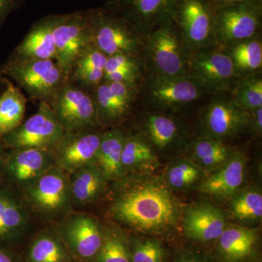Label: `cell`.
Wrapping results in <instances>:
<instances>
[{"instance_id":"cell-38","label":"cell","mask_w":262,"mask_h":262,"mask_svg":"<svg viewBox=\"0 0 262 262\" xmlns=\"http://www.w3.org/2000/svg\"><path fill=\"white\" fill-rule=\"evenodd\" d=\"M131 261L163 262V248L160 243L155 239L139 241L134 246Z\"/></svg>"},{"instance_id":"cell-12","label":"cell","mask_w":262,"mask_h":262,"mask_svg":"<svg viewBox=\"0 0 262 262\" xmlns=\"http://www.w3.org/2000/svg\"><path fill=\"white\" fill-rule=\"evenodd\" d=\"M216 94L203 108L201 126L205 137L222 139L233 137L249 127L250 113L234 102L231 95Z\"/></svg>"},{"instance_id":"cell-33","label":"cell","mask_w":262,"mask_h":262,"mask_svg":"<svg viewBox=\"0 0 262 262\" xmlns=\"http://www.w3.org/2000/svg\"><path fill=\"white\" fill-rule=\"evenodd\" d=\"M230 95L234 102L248 113L262 107L261 74L239 79Z\"/></svg>"},{"instance_id":"cell-27","label":"cell","mask_w":262,"mask_h":262,"mask_svg":"<svg viewBox=\"0 0 262 262\" xmlns=\"http://www.w3.org/2000/svg\"><path fill=\"white\" fill-rule=\"evenodd\" d=\"M125 134L120 129L103 133L95 165L106 179L120 177L122 171L121 156Z\"/></svg>"},{"instance_id":"cell-44","label":"cell","mask_w":262,"mask_h":262,"mask_svg":"<svg viewBox=\"0 0 262 262\" xmlns=\"http://www.w3.org/2000/svg\"><path fill=\"white\" fill-rule=\"evenodd\" d=\"M0 262H13V261L6 253L0 250Z\"/></svg>"},{"instance_id":"cell-8","label":"cell","mask_w":262,"mask_h":262,"mask_svg":"<svg viewBox=\"0 0 262 262\" xmlns=\"http://www.w3.org/2000/svg\"><path fill=\"white\" fill-rule=\"evenodd\" d=\"M49 19L56 47V61L69 80L77 58L93 45L89 13L55 15Z\"/></svg>"},{"instance_id":"cell-14","label":"cell","mask_w":262,"mask_h":262,"mask_svg":"<svg viewBox=\"0 0 262 262\" xmlns=\"http://www.w3.org/2000/svg\"><path fill=\"white\" fill-rule=\"evenodd\" d=\"M178 0H113L116 15L126 20L144 37L172 20Z\"/></svg>"},{"instance_id":"cell-19","label":"cell","mask_w":262,"mask_h":262,"mask_svg":"<svg viewBox=\"0 0 262 262\" xmlns=\"http://www.w3.org/2000/svg\"><path fill=\"white\" fill-rule=\"evenodd\" d=\"M246 159L241 154L229 157L220 170L210 176L201 185V191L218 198H230L239 190L245 177Z\"/></svg>"},{"instance_id":"cell-6","label":"cell","mask_w":262,"mask_h":262,"mask_svg":"<svg viewBox=\"0 0 262 262\" xmlns=\"http://www.w3.org/2000/svg\"><path fill=\"white\" fill-rule=\"evenodd\" d=\"M48 103L67 134L94 130L101 125L92 95L70 80Z\"/></svg>"},{"instance_id":"cell-37","label":"cell","mask_w":262,"mask_h":262,"mask_svg":"<svg viewBox=\"0 0 262 262\" xmlns=\"http://www.w3.org/2000/svg\"><path fill=\"white\" fill-rule=\"evenodd\" d=\"M200 177V170L191 162L182 161L175 164L168 173L169 184L175 189H184L195 183Z\"/></svg>"},{"instance_id":"cell-35","label":"cell","mask_w":262,"mask_h":262,"mask_svg":"<svg viewBox=\"0 0 262 262\" xmlns=\"http://www.w3.org/2000/svg\"><path fill=\"white\" fill-rule=\"evenodd\" d=\"M97 254V262H132L126 245L117 234L103 239Z\"/></svg>"},{"instance_id":"cell-40","label":"cell","mask_w":262,"mask_h":262,"mask_svg":"<svg viewBox=\"0 0 262 262\" xmlns=\"http://www.w3.org/2000/svg\"><path fill=\"white\" fill-rule=\"evenodd\" d=\"M16 0H0V24L14 8Z\"/></svg>"},{"instance_id":"cell-30","label":"cell","mask_w":262,"mask_h":262,"mask_svg":"<svg viewBox=\"0 0 262 262\" xmlns=\"http://www.w3.org/2000/svg\"><path fill=\"white\" fill-rule=\"evenodd\" d=\"M27 99L18 88L8 82L0 96V138L9 134L23 122Z\"/></svg>"},{"instance_id":"cell-20","label":"cell","mask_w":262,"mask_h":262,"mask_svg":"<svg viewBox=\"0 0 262 262\" xmlns=\"http://www.w3.org/2000/svg\"><path fill=\"white\" fill-rule=\"evenodd\" d=\"M65 233L74 251L82 258L93 257L102 245L98 222L89 215H77L69 221Z\"/></svg>"},{"instance_id":"cell-5","label":"cell","mask_w":262,"mask_h":262,"mask_svg":"<svg viewBox=\"0 0 262 262\" xmlns=\"http://www.w3.org/2000/svg\"><path fill=\"white\" fill-rule=\"evenodd\" d=\"M4 73L13 79L31 98L47 103L68 80L55 60L12 57L5 66Z\"/></svg>"},{"instance_id":"cell-31","label":"cell","mask_w":262,"mask_h":262,"mask_svg":"<svg viewBox=\"0 0 262 262\" xmlns=\"http://www.w3.org/2000/svg\"><path fill=\"white\" fill-rule=\"evenodd\" d=\"M155 160L154 149L144 138L140 135H125L121 156L122 170L144 168Z\"/></svg>"},{"instance_id":"cell-7","label":"cell","mask_w":262,"mask_h":262,"mask_svg":"<svg viewBox=\"0 0 262 262\" xmlns=\"http://www.w3.org/2000/svg\"><path fill=\"white\" fill-rule=\"evenodd\" d=\"M215 8L211 0H178L173 20L191 52L217 46Z\"/></svg>"},{"instance_id":"cell-3","label":"cell","mask_w":262,"mask_h":262,"mask_svg":"<svg viewBox=\"0 0 262 262\" xmlns=\"http://www.w3.org/2000/svg\"><path fill=\"white\" fill-rule=\"evenodd\" d=\"M88 13L95 47L107 57L125 54L142 59L146 38L126 20L98 10Z\"/></svg>"},{"instance_id":"cell-22","label":"cell","mask_w":262,"mask_h":262,"mask_svg":"<svg viewBox=\"0 0 262 262\" xmlns=\"http://www.w3.org/2000/svg\"><path fill=\"white\" fill-rule=\"evenodd\" d=\"M56 47L49 17L37 22L15 48L13 57L24 59L55 60Z\"/></svg>"},{"instance_id":"cell-42","label":"cell","mask_w":262,"mask_h":262,"mask_svg":"<svg viewBox=\"0 0 262 262\" xmlns=\"http://www.w3.org/2000/svg\"><path fill=\"white\" fill-rule=\"evenodd\" d=\"M175 262H208L206 258L195 253H189L183 255Z\"/></svg>"},{"instance_id":"cell-9","label":"cell","mask_w":262,"mask_h":262,"mask_svg":"<svg viewBox=\"0 0 262 262\" xmlns=\"http://www.w3.org/2000/svg\"><path fill=\"white\" fill-rule=\"evenodd\" d=\"M64 134L49 103L39 101L37 113L1 139L11 149L35 148L53 151Z\"/></svg>"},{"instance_id":"cell-23","label":"cell","mask_w":262,"mask_h":262,"mask_svg":"<svg viewBox=\"0 0 262 262\" xmlns=\"http://www.w3.org/2000/svg\"><path fill=\"white\" fill-rule=\"evenodd\" d=\"M258 234L255 229L238 226L226 227L219 238V251L227 262H242L253 252Z\"/></svg>"},{"instance_id":"cell-16","label":"cell","mask_w":262,"mask_h":262,"mask_svg":"<svg viewBox=\"0 0 262 262\" xmlns=\"http://www.w3.org/2000/svg\"><path fill=\"white\" fill-rule=\"evenodd\" d=\"M100 124H113L126 117L139 97V89L120 82H106L91 89Z\"/></svg>"},{"instance_id":"cell-39","label":"cell","mask_w":262,"mask_h":262,"mask_svg":"<svg viewBox=\"0 0 262 262\" xmlns=\"http://www.w3.org/2000/svg\"><path fill=\"white\" fill-rule=\"evenodd\" d=\"M249 127H252L253 130L261 135L262 132V107L250 113Z\"/></svg>"},{"instance_id":"cell-21","label":"cell","mask_w":262,"mask_h":262,"mask_svg":"<svg viewBox=\"0 0 262 262\" xmlns=\"http://www.w3.org/2000/svg\"><path fill=\"white\" fill-rule=\"evenodd\" d=\"M141 137L154 149L165 150L182 144V131L178 122L160 112L146 113L141 125Z\"/></svg>"},{"instance_id":"cell-11","label":"cell","mask_w":262,"mask_h":262,"mask_svg":"<svg viewBox=\"0 0 262 262\" xmlns=\"http://www.w3.org/2000/svg\"><path fill=\"white\" fill-rule=\"evenodd\" d=\"M260 3L229 5L215 8V32L217 46L225 47L259 35Z\"/></svg>"},{"instance_id":"cell-17","label":"cell","mask_w":262,"mask_h":262,"mask_svg":"<svg viewBox=\"0 0 262 262\" xmlns=\"http://www.w3.org/2000/svg\"><path fill=\"white\" fill-rule=\"evenodd\" d=\"M5 163L8 178L24 189L56 165L53 151L35 148L12 149Z\"/></svg>"},{"instance_id":"cell-4","label":"cell","mask_w":262,"mask_h":262,"mask_svg":"<svg viewBox=\"0 0 262 262\" xmlns=\"http://www.w3.org/2000/svg\"><path fill=\"white\" fill-rule=\"evenodd\" d=\"M207 90L191 76L162 77L146 75L139 91V97L149 107L159 110H179L201 99Z\"/></svg>"},{"instance_id":"cell-24","label":"cell","mask_w":262,"mask_h":262,"mask_svg":"<svg viewBox=\"0 0 262 262\" xmlns=\"http://www.w3.org/2000/svg\"><path fill=\"white\" fill-rule=\"evenodd\" d=\"M30 223L25 203L14 192L0 188V239L23 232Z\"/></svg>"},{"instance_id":"cell-26","label":"cell","mask_w":262,"mask_h":262,"mask_svg":"<svg viewBox=\"0 0 262 262\" xmlns=\"http://www.w3.org/2000/svg\"><path fill=\"white\" fill-rule=\"evenodd\" d=\"M106 61L107 56L91 45L77 58L69 80L85 90L93 89L103 81Z\"/></svg>"},{"instance_id":"cell-45","label":"cell","mask_w":262,"mask_h":262,"mask_svg":"<svg viewBox=\"0 0 262 262\" xmlns=\"http://www.w3.org/2000/svg\"><path fill=\"white\" fill-rule=\"evenodd\" d=\"M4 79L3 78L1 75H0V89L4 85V84H7V82H5Z\"/></svg>"},{"instance_id":"cell-2","label":"cell","mask_w":262,"mask_h":262,"mask_svg":"<svg viewBox=\"0 0 262 262\" xmlns=\"http://www.w3.org/2000/svg\"><path fill=\"white\" fill-rule=\"evenodd\" d=\"M190 53L173 20H169L146 37L142 58L145 75L189 76Z\"/></svg>"},{"instance_id":"cell-13","label":"cell","mask_w":262,"mask_h":262,"mask_svg":"<svg viewBox=\"0 0 262 262\" xmlns=\"http://www.w3.org/2000/svg\"><path fill=\"white\" fill-rule=\"evenodd\" d=\"M24 189L29 203L44 214H60L70 203V180L56 165Z\"/></svg>"},{"instance_id":"cell-29","label":"cell","mask_w":262,"mask_h":262,"mask_svg":"<svg viewBox=\"0 0 262 262\" xmlns=\"http://www.w3.org/2000/svg\"><path fill=\"white\" fill-rule=\"evenodd\" d=\"M144 77L141 58L125 54L107 57L103 81L120 82L139 90Z\"/></svg>"},{"instance_id":"cell-41","label":"cell","mask_w":262,"mask_h":262,"mask_svg":"<svg viewBox=\"0 0 262 262\" xmlns=\"http://www.w3.org/2000/svg\"><path fill=\"white\" fill-rule=\"evenodd\" d=\"M215 8L229 5L247 4V3H259V0H211Z\"/></svg>"},{"instance_id":"cell-25","label":"cell","mask_w":262,"mask_h":262,"mask_svg":"<svg viewBox=\"0 0 262 262\" xmlns=\"http://www.w3.org/2000/svg\"><path fill=\"white\" fill-rule=\"evenodd\" d=\"M232 60L239 79L261 74V36L221 47Z\"/></svg>"},{"instance_id":"cell-34","label":"cell","mask_w":262,"mask_h":262,"mask_svg":"<svg viewBox=\"0 0 262 262\" xmlns=\"http://www.w3.org/2000/svg\"><path fill=\"white\" fill-rule=\"evenodd\" d=\"M230 212L236 220L253 222L262 216V195L256 191H247L233 196L230 203Z\"/></svg>"},{"instance_id":"cell-18","label":"cell","mask_w":262,"mask_h":262,"mask_svg":"<svg viewBox=\"0 0 262 262\" xmlns=\"http://www.w3.org/2000/svg\"><path fill=\"white\" fill-rule=\"evenodd\" d=\"M225 215L217 207L201 203L188 208L184 218L186 234L199 242H211L220 238L225 230Z\"/></svg>"},{"instance_id":"cell-28","label":"cell","mask_w":262,"mask_h":262,"mask_svg":"<svg viewBox=\"0 0 262 262\" xmlns=\"http://www.w3.org/2000/svg\"><path fill=\"white\" fill-rule=\"evenodd\" d=\"M70 180L71 198L79 204H87L100 195L104 187V176L95 164L72 172Z\"/></svg>"},{"instance_id":"cell-15","label":"cell","mask_w":262,"mask_h":262,"mask_svg":"<svg viewBox=\"0 0 262 262\" xmlns=\"http://www.w3.org/2000/svg\"><path fill=\"white\" fill-rule=\"evenodd\" d=\"M102 134L96 130L65 133L59 145L53 151L56 166L72 173L94 164Z\"/></svg>"},{"instance_id":"cell-43","label":"cell","mask_w":262,"mask_h":262,"mask_svg":"<svg viewBox=\"0 0 262 262\" xmlns=\"http://www.w3.org/2000/svg\"><path fill=\"white\" fill-rule=\"evenodd\" d=\"M4 146V144H3V141L0 138V168H2L3 163H5V161Z\"/></svg>"},{"instance_id":"cell-32","label":"cell","mask_w":262,"mask_h":262,"mask_svg":"<svg viewBox=\"0 0 262 262\" xmlns=\"http://www.w3.org/2000/svg\"><path fill=\"white\" fill-rule=\"evenodd\" d=\"M192 154L202 166L212 168L226 163L230 149L221 140L203 136L192 143Z\"/></svg>"},{"instance_id":"cell-1","label":"cell","mask_w":262,"mask_h":262,"mask_svg":"<svg viewBox=\"0 0 262 262\" xmlns=\"http://www.w3.org/2000/svg\"><path fill=\"white\" fill-rule=\"evenodd\" d=\"M111 211L117 220L130 228L158 232L177 222L178 205L168 188L160 182L149 181L122 191Z\"/></svg>"},{"instance_id":"cell-10","label":"cell","mask_w":262,"mask_h":262,"mask_svg":"<svg viewBox=\"0 0 262 262\" xmlns=\"http://www.w3.org/2000/svg\"><path fill=\"white\" fill-rule=\"evenodd\" d=\"M189 75L208 94L231 93L239 80L232 60L220 46L191 52Z\"/></svg>"},{"instance_id":"cell-36","label":"cell","mask_w":262,"mask_h":262,"mask_svg":"<svg viewBox=\"0 0 262 262\" xmlns=\"http://www.w3.org/2000/svg\"><path fill=\"white\" fill-rule=\"evenodd\" d=\"M63 257L61 246L51 237H40L31 248L30 258L32 262H60Z\"/></svg>"}]
</instances>
